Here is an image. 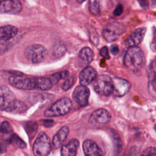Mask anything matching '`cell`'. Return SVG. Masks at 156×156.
Segmentation results:
<instances>
[{
  "instance_id": "cell-1",
  "label": "cell",
  "mask_w": 156,
  "mask_h": 156,
  "mask_svg": "<svg viewBox=\"0 0 156 156\" xmlns=\"http://www.w3.org/2000/svg\"><path fill=\"white\" fill-rule=\"evenodd\" d=\"M144 63V55L140 48L135 46L128 49L124 58V64L127 68L136 73L142 69Z\"/></svg>"
},
{
  "instance_id": "cell-2",
  "label": "cell",
  "mask_w": 156,
  "mask_h": 156,
  "mask_svg": "<svg viewBox=\"0 0 156 156\" xmlns=\"http://www.w3.org/2000/svg\"><path fill=\"white\" fill-rule=\"evenodd\" d=\"M8 81L12 87L18 89L29 90L37 88L36 77L29 78L18 72L10 75Z\"/></svg>"
},
{
  "instance_id": "cell-3",
  "label": "cell",
  "mask_w": 156,
  "mask_h": 156,
  "mask_svg": "<svg viewBox=\"0 0 156 156\" xmlns=\"http://www.w3.org/2000/svg\"><path fill=\"white\" fill-rule=\"evenodd\" d=\"M73 106L72 101L68 98H62L54 103L44 112L46 117L63 116L68 113Z\"/></svg>"
},
{
  "instance_id": "cell-4",
  "label": "cell",
  "mask_w": 156,
  "mask_h": 156,
  "mask_svg": "<svg viewBox=\"0 0 156 156\" xmlns=\"http://www.w3.org/2000/svg\"><path fill=\"white\" fill-rule=\"evenodd\" d=\"M93 88L99 94L107 96L113 93V79L107 75L102 74L98 76L93 82Z\"/></svg>"
},
{
  "instance_id": "cell-5",
  "label": "cell",
  "mask_w": 156,
  "mask_h": 156,
  "mask_svg": "<svg viewBox=\"0 0 156 156\" xmlns=\"http://www.w3.org/2000/svg\"><path fill=\"white\" fill-rule=\"evenodd\" d=\"M51 151L50 139L45 133L41 132L33 145V152L35 156H48Z\"/></svg>"
},
{
  "instance_id": "cell-6",
  "label": "cell",
  "mask_w": 156,
  "mask_h": 156,
  "mask_svg": "<svg viewBox=\"0 0 156 156\" xmlns=\"http://www.w3.org/2000/svg\"><path fill=\"white\" fill-rule=\"evenodd\" d=\"M46 49L38 44H32L27 46L24 52L25 57L31 63L36 64L40 63L47 54Z\"/></svg>"
},
{
  "instance_id": "cell-7",
  "label": "cell",
  "mask_w": 156,
  "mask_h": 156,
  "mask_svg": "<svg viewBox=\"0 0 156 156\" xmlns=\"http://www.w3.org/2000/svg\"><path fill=\"white\" fill-rule=\"evenodd\" d=\"M125 32V27L119 22H110L102 30L104 38L108 42L116 40Z\"/></svg>"
},
{
  "instance_id": "cell-8",
  "label": "cell",
  "mask_w": 156,
  "mask_h": 156,
  "mask_svg": "<svg viewBox=\"0 0 156 156\" xmlns=\"http://www.w3.org/2000/svg\"><path fill=\"white\" fill-rule=\"evenodd\" d=\"M111 119V115L104 108H99L94 111L88 119L89 126L92 127H98L108 123Z\"/></svg>"
},
{
  "instance_id": "cell-9",
  "label": "cell",
  "mask_w": 156,
  "mask_h": 156,
  "mask_svg": "<svg viewBox=\"0 0 156 156\" xmlns=\"http://www.w3.org/2000/svg\"><path fill=\"white\" fill-rule=\"evenodd\" d=\"M0 96L1 110L7 111L16 100L15 94L7 87L2 85L0 89Z\"/></svg>"
},
{
  "instance_id": "cell-10",
  "label": "cell",
  "mask_w": 156,
  "mask_h": 156,
  "mask_svg": "<svg viewBox=\"0 0 156 156\" xmlns=\"http://www.w3.org/2000/svg\"><path fill=\"white\" fill-rule=\"evenodd\" d=\"M89 96V89L85 85H83L76 87L73 93V98L74 101L82 107L88 104Z\"/></svg>"
},
{
  "instance_id": "cell-11",
  "label": "cell",
  "mask_w": 156,
  "mask_h": 156,
  "mask_svg": "<svg viewBox=\"0 0 156 156\" xmlns=\"http://www.w3.org/2000/svg\"><path fill=\"white\" fill-rule=\"evenodd\" d=\"M22 9V4L18 0H4L0 6V11L2 13L16 15L20 13Z\"/></svg>"
},
{
  "instance_id": "cell-12",
  "label": "cell",
  "mask_w": 156,
  "mask_h": 156,
  "mask_svg": "<svg viewBox=\"0 0 156 156\" xmlns=\"http://www.w3.org/2000/svg\"><path fill=\"white\" fill-rule=\"evenodd\" d=\"M112 79L113 84L112 94L113 95L117 97H121L129 92L131 88V85L129 82L118 77H115Z\"/></svg>"
},
{
  "instance_id": "cell-13",
  "label": "cell",
  "mask_w": 156,
  "mask_h": 156,
  "mask_svg": "<svg viewBox=\"0 0 156 156\" xmlns=\"http://www.w3.org/2000/svg\"><path fill=\"white\" fill-rule=\"evenodd\" d=\"M146 29L144 27H140L133 31L125 40V46L129 48L136 46L144 38Z\"/></svg>"
},
{
  "instance_id": "cell-14",
  "label": "cell",
  "mask_w": 156,
  "mask_h": 156,
  "mask_svg": "<svg viewBox=\"0 0 156 156\" xmlns=\"http://www.w3.org/2000/svg\"><path fill=\"white\" fill-rule=\"evenodd\" d=\"M85 156H104L102 151L93 140H87L82 145Z\"/></svg>"
},
{
  "instance_id": "cell-15",
  "label": "cell",
  "mask_w": 156,
  "mask_h": 156,
  "mask_svg": "<svg viewBox=\"0 0 156 156\" xmlns=\"http://www.w3.org/2000/svg\"><path fill=\"white\" fill-rule=\"evenodd\" d=\"M97 76L95 69L91 66H87L79 74V81L81 85H88L94 81Z\"/></svg>"
},
{
  "instance_id": "cell-16",
  "label": "cell",
  "mask_w": 156,
  "mask_h": 156,
  "mask_svg": "<svg viewBox=\"0 0 156 156\" xmlns=\"http://www.w3.org/2000/svg\"><path fill=\"white\" fill-rule=\"evenodd\" d=\"M79 142L77 139H73L67 144L62 146L61 156H76Z\"/></svg>"
},
{
  "instance_id": "cell-17",
  "label": "cell",
  "mask_w": 156,
  "mask_h": 156,
  "mask_svg": "<svg viewBox=\"0 0 156 156\" xmlns=\"http://www.w3.org/2000/svg\"><path fill=\"white\" fill-rule=\"evenodd\" d=\"M69 133V128L66 126L62 127L55 133L52 140V146L54 149H57L59 147L63 141L66 139Z\"/></svg>"
},
{
  "instance_id": "cell-18",
  "label": "cell",
  "mask_w": 156,
  "mask_h": 156,
  "mask_svg": "<svg viewBox=\"0 0 156 156\" xmlns=\"http://www.w3.org/2000/svg\"><path fill=\"white\" fill-rule=\"evenodd\" d=\"M18 33V29L13 26L5 25L0 29V39L1 41H8L13 38Z\"/></svg>"
},
{
  "instance_id": "cell-19",
  "label": "cell",
  "mask_w": 156,
  "mask_h": 156,
  "mask_svg": "<svg viewBox=\"0 0 156 156\" xmlns=\"http://www.w3.org/2000/svg\"><path fill=\"white\" fill-rule=\"evenodd\" d=\"M93 52L92 49L88 47L82 48L78 55V60L81 65H88L93 59Z\"/></svg>"
},
{
  "instance_id": "cell-20",
  "label": "cell",
  "mask_w": 156,
  "mask_h": 156,
  "mask_svg": "<svg viewBox=\"0 0 156 156\" xmlns=\"http://www.w3.org/2000/svg\"><path fill=\"white\" fill-rule=\"evenodd\" d=\"M1 138H4L5 142H10V139L13 135L12 129L10 124L7 121H3L1 124Z\"/></svg>"
},
{
  "instance_id": "cell-21",
  "label": "cell",
  "mask_w": 156,
  "mask_h": 156,
  "mask_svg": "<svg viewBox=\"0 0 156 156\" xmlns=\"http://www.w3.org/2000/svg\"><path fill=\"white\" fill-rule=\"evenodd\" d=\"M27 109L25 104L18 99H16L6 112H12L15 113H21L24 112Z\"/></svg>"
},
{
  "instance_id": "cell-22",
  "label": "cell",
  "mask_w": 156,
  "mask_h": 156,
  "mask_svg": "<svg viewBox=\"0 0 156 156\" xmlns=\"http://www.w3.org/2000/svg\"><path fill=\"white\" fill-rule=\"evenodd\" d=\"M37 88L40 90H48L52 87V82L48 77H36Z\"/></svg>"
},
{
  "instance_id": "cell-23",
  "label": "cell",
  "mask_w": 156,
  "mask_h": 156,
  "mask_svg": "<svg viewBox=\"0 0 156 156\" xmlns=\"http://www.w3.org/2000/svg\"><path fill=\"white\" fill-rule=\"evenodd\" d=\"M148 91L149 94L156 100V72H154L149 77Z\"/></svg>"
},
{
  "instance_id": "cell-24",
  "label": "cell",
  "mask_w": 156,
  "mask_h": 156,
  "mask_svg": "<svg viewBox=\"0 0 156 156\" xmlns=\"http://www.w3.org/2000/svg\"><path fill=\"white\" fill-rule=\"evenodd\" d=\"M69 73L68 71H62L60 72H57L52 74L49 79L53 84H56L60 80L67 79L69 76Z\"/></svg>"
},
{
  "instance_id": "cell-25",
  "label": "cell",
  "mask_w": 156,
  "mask_h": 156,
  "mask_svg": "<svg viewBox=\"0 0 156 156\" xmlns=\"http://www.w3.org/2000/svg\"><path fill=\"white\" fill-rule=\"evenodd\" d=\"M101 0H89V10L94 15H98L100 13Z\"/></svg>"
},
{
  "instance_id": "cell-26",
  "label": "cell",
  "mask_w": 156,
  "mask_h": 156,
  "mask_svg": "<svg viewBox=\"0 0 156 156\" xmlns=\"http://www.w3.org/2000/svg\"><path fill=\"white\" fill-rule=\"evenodd\" d=\"M10 143H11L13 145H15L20 148H24L26 146V143L16 134H13L12 135L10 139Z\"/></svg>"
},
{
  "instance_id": "cell-27",
  "label": "cell",
  "mask_w": 156,
  "mask_h": 156,
  "mask_svg": "<svg viewBox=\"0 0 156 156\" xmlns=\"http://www.w3.org/2000/svg\"><path fill=\"white\" fill-rule=\"evenodd\" d=\"M76 81V77H70L69 78H67L66 80L64 82L62 85V89L65 91H66L69 89H70L73 85L74 84Z\"/></svg>"
},
{
  "instance_id": "cell-28",
  "label": "cell",
  "mask_w": 156,
  "mask_h": 156,
  "mask_svg": "<svg viewBox=\"0 0 156 156\" xmlns=\"http://www.w3.org/2000/svg\"><path fill=\"white\" fill-rule=\"evenodd\" d=\"M141 156H156V147H149L146 149Z\"/></svg>"
},
{
  "instance_id": "cell-29",
  "label": "cell",
  "mask_w": 156,
  "mask_h": 156,
  "mask_svg": "<svg viewBox=\"0 0 156 156\" xmlns=\"http://www.w3.org/2000/svg\"><path fill=\"white\" fill-rule=\"evenodd\" d=\"M100 55L105 58L106 59H109L110 58V55H109V53H108V49L107 48V46H104L102 47L99 52Z\"/></svg>"
},
{
  "instance_id": "cell-30",
  "label": "cell",
  "mask_w": 156,
  "mask_h": 156,
  "mask_svg": "<svg viewBox=\"0 0 156 156\" xmlns=\"http://www.w3.org/2000/svg\"><path fill=\"white\" fill-rule=\"evenodd\" d=\"M65 52V48L64 46H57L55 48L54 52L57 55H61Z\"/></svg>"
},
{
  "instance_id": "cell-31",
  "label": "cell",
  "mask_w": 156,
  "mask_h": 156,
  "mask_svg": "<svg viewBox=\"0 0 156 156\" xmlns=\"http://www.w3.org/2000/svg\"><path fill=\"white\" fill-rule=\"evenodd\" d=\"M123 12V7L121 4H118L113 11V14L115 16H119Z\"/></svg>"
},
{
  "instance_id": "cell-32",
  "label": "cell",
  "mask_w": 156,
  "mask_h": 156,
  "mask_svg": "<svg viewBox=\"0 0 156 156\" xmlns=\"http://www.w3.org/2000/svg\"><path fill=\"white\" fill-rule=\"evenodd\" d=\"M110 49L111 53H112L113 55H116V54H118V51H119L118 46V45H116V44H113V45H112Z\"/></svg>"
},
{
  "instance_id": "cell-33",
  "label": "cell",
  "mask_w": 156,
  "mask_h": 156,
  "mask_svg": "<svg viewBox=\"0 0 156 156\" xmlns=\"http://www.w3.org/2000/svg\"><path fill=\"white\" fill-rule=\"evenodd\" d=\"M151 49L153 52H156V36L152 39L151 43Z\"/></svg>"
},
{
  "instance_id": "cell-34",
  "label": "cell",
  "mask_w": 156,
  "mask_h": 156,
  "mask_svg": "<svg viewBox=\"0 0 156 156\" xmlns=\"http://www.w3.org/2000/svg\"><path fill=\"white\" fill-rule=\"evenodd\" d=\"M140 5L143 7H147L149 5L147 0H138Z\"/></svg>"
},
{
  "instance_id": "cell-35",
  "label": "cell",
  "mask_w": 156,
  "mask_h": 156,
  "mask_svg": "<svg viewBox=\"0 0 156 156\" xmlns=\"http://www.w3.org/2000/svg\"><path fill=\"white\" fill-rule=\"evenodd\" d=\"M85 1H86V0H76V2L78 3H82V2H84Z\"/></svg>"
},
{
  "instance_id": "cell-36",
  "label": "cell",
  "mask_w": 156,
  "mask_h": 156,
  "mask_svg": "<svg viewBox=\"0 0 156 156\" xmlns=\"http://www.w3.org/2000/svg\"><path fill=\"white\" fill-rule=\"evenodd\" d=\"M154 65L156 66V57H155V58L154 60Z\"/></svg>"
}]
</instances>
